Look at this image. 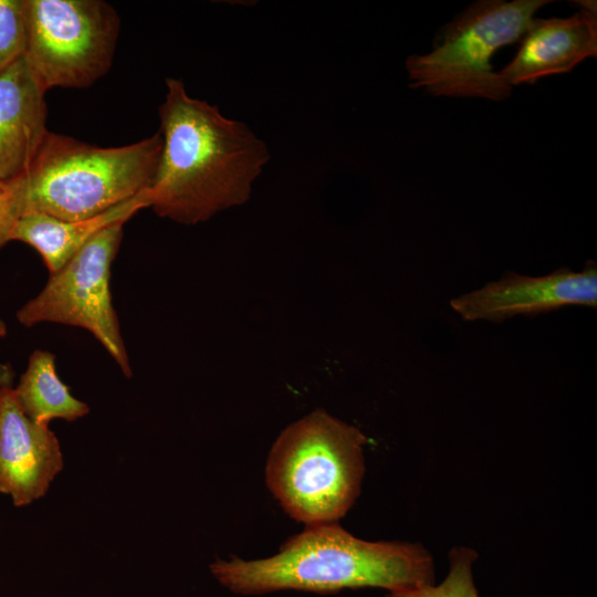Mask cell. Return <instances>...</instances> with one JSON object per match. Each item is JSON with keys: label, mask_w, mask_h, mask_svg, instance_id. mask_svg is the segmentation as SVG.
<instances>
[{"label": "cell", "mask_w": 597, "mask_h": 597, "mask_svg": "<svg viewBox=\"0 0 597 597\" xmlns=\"http://www.w3.org/2000/svg\"><path fill=\"white\" fill-rule=\"evenodd\" d=\"M18 219L11 180H0V249L12 241V232Z\"/></svg>", "instance_id": "16"}, {"label": "cell", "mask_w": 597, "mask_h": 597, "mask_svg": "<svg viewBox=\"0 0 597 597\" xmlns=\"http://www.w3.org/2000/svg\"><path fill=\"white\" fill-rule=\"evenodd\" d=\"M149 206L147 190L102 214L84 220L71 221L43 213H28L17 220L12 241H21L34 248L53 274L100 231L117 222L125 223L137 211Z\"/></svg>", "instance_id": "12"}, {"label": "cell", "mask_w": 597, "mask_h": 597, "mask_svg": "<svg viewBox=\"0 0 597 597\" xmlns=\"http://www.w3.org/2000/svg\"><path fill=\"white\" fill-rule=\"evenodd\" d=\"M166 84L159 107L163 149L149 208L159 217L196 224L248 201L269 151L247 125L189 96L181 81Z\"/></svg>", "instance_id": "1"}, {"label": "cell", "mask_w": 597, "mask_h": 597, "mask_svg": "<svg viewBox=\"0 0 597 597\" xmlns=\"http://www.w3.org/2000/svg\"><path fill=\"white\" fill-rule=\"evenodd\" d=\"M123 226L124 222H117L95 234L60 271L51 274L35 297L18 310L17 320L27 327L49 322L85 328L129 378L132 368L109 285Z\"/></svg>", "instance_id": "7"}, {"label": "cell", "mask_w": 597, "mask_h": 597, "mask_svg": "<svg viewBox=\"0 0 597 597\" xmlns=\"http://www.w3.org/2000/svg\"><path fill=\"white\" fill-rule=\"evenodd\" d=\"M365 434L323 409L289 425L268 457V488L305 526L335 523L356 501L364 475Z\"/></svg>", "instance_id": "4"}, {"label": "cell", "mask_w": 597, "mask_h": 597, "mask_svg": "<svg viewBox=\"0 0 597 597\" xmlns=\"http://www.w3.org/2000/svg\"><path fill=\"white\" fill-rule=\"evenodd\" d=\"M13 378V371L11 367L0 363V388L4 386H11Z\"/></svg>", "instance_id": "17"}, {"label": "cell", "mask_w": 597, "mask_h": 597, "mask_svg": "<svg viewBox=\"0 0 597 597\" xmlns=\"http://www.w3.org/2000/svg\"><path fill=\"white\" fill-rule=\"evenodd\" d=\"M24 0H0V71L24 54Z\"/></svg>", "instance_id": "15"}, {"label": "cell", "mask_w": 597, "mask_h": 597, "mask_svg": "<svg viewBox=\"0 0 597 597\" xmlns=\"http://www.w3.org/2000/svg\"><path fill=\"white\" fill-rule=\"evenodd\" d=\"M44 94L23 55L0 71V180L21 177L49 132Z\"/></svg>", "instance_id": "11"}, {"label": "cell", "mask_w": 597, "mask_h": 597, "mask_svg": "<svg viewBox=\"0 0 597 597\" xmlns=\"http://www.w3.org/2000/svg\"><path fill=\"white\" fill-rule=\"evenodd\" d=\"M476 558L474 549L455 546L449 552V570L440 584L390 591L385 597H479L472 573Z\"/></svg>", "instance_id": "14"}, {"label": "cell", "mask_w": 597, "mask_h": 597, "mask_svg": "<svg viewBox=\"0 0 597 597\" xmlns=\"http://www.w3.org/2000/svg\"><path fill=\"white\" fill-rule=\"evenodd\" d=\"M547 0H480L444 25L440 43L406 60L411 88L434 96L503 101L512 93L490 60L500 48L522 39Z\"/></svg>", "instance_id": "5"}, {"label": "cell", "mask_w": 597, "mask_h": 597, "mask_svg": "<svg viewBox=\"0 0 597 597\" xmlns=\"http://www.w3.org/2000/svg\"><path fill=\"white\" fill-rule=\"evenodd\" d=\"M163 149L157 133L119 147H98L48 132L28 170L11 180L19 218L96 217L149 190Z\"/></svg>", "instance_id": "3"}, {"label": "cell", "mask_w": 597, "mask_h": 597, "mask_svg": "<svg viewBox=\"0 0 597 597\" xmlns=\"http://www.w3.org/2000/svg\"><path fill=\"white\" fill-rule=\"evenodd\" d=\"M568 305L597 306L594 261H588L579 272L563 266L542 276L509 271L499 280L450 301L451 308L464 321L493 323L520 315L535 316Z\"/></svg>", "instance_id": "8"}, {"label": "cell", "mask_w": 597, "mask_h": 597, "mask_svg": "<svg viewBox=\"0 0 597 597\" xmlns=\"http://www.w3.org/2000/svg\"><path fill=\"white\" fill-rule=\"evenodd\" d=\"M14 389L18 402L33 421L49 425L53 419L74 421L88 413V406L76 399L56 374L52 353L36 349Z\"/></svg>", "instance_id": "13"}, {"label": "cell", "mask_w": 597, "mask_h": 597, "mask_svg": "<svg viewBox=\"0 0 597 597\" xmlns=\"http://www.w3.org/2000/svg\"><path fill=\"white\" fill-rule=\"evenodd\" d=\"M63 469L57 438L49 425L31 420L11 386L0 388V492L15 506L42 498Z\"/></svg>", "instance_id": "9"}, {"label": "cell", "mask_w": 597, "mask_h": 597, "mask_svg": "<svg viewBox=\"0 0 597 597\" xmlns=\"http://www.w3.org/2000/svg\"><path fill=\"white\" fill-rule=\"evenodd\" d=\"M568 18L533 19L513 60L498 75L509 86L572 71L597 55L596 2L580 1Z\"/></svg>", "instance_id": "10"}, {"label": "cell", "mask_w": 597, "mask_h": 597, "mask_svg": "<svg viewBox=\"0 0 597 597\" xmlns=\"http://www.w3.org/2000/svg\"><path fill=\"white\" fill-rule=\"evenodd\" d=\"M24 59L46 92L83 88L112 66L119 34L116 10L102 0H24Z\"/></svg>", "instance_id": "6"}, {"label": "cell", "mask_w": 597, "mask_h": 597, "mask_svg": "<svg viewBox=\"0 0 597 597\" xmlns=\"http://www.w3.org/2000/svg\"><path fill=\"white\" fill-rule=\"evenodd\" d=\"M210 572L221 585L243 595L363 587L390 593L434 584L432 555L420 544L364 541L337 522L305 526L271 557L217 559Z\"/></svg>", "instance_id": "2"}]
</instances>
